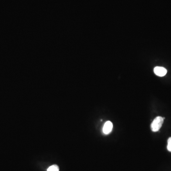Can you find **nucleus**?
<instances>
[{
	"mask_svg": "<svg viewBox=\"0 0 171 171\" xmlns=\"http://www.w3.org/2000/svg\"><path fill=\"white\" fill-rule=\"evenodd\" d=\"M164 118L161 117H157L154 119L151 125V128L153 132H156L160 129L163 123Z\"/></svg>",
	"mask_w": 171,
	"mask_h": 171,
	"instance_id": "f257e3e1",
	"label": "nucleus"
},
{
	"mask_svg": "<svg viewBox=\"0 0 171 171\" xmlns=\"http://www.w3.org/2000/svg\"><path fill=\"white\" fill-rule=\"evenodd\" d=\"M154 73L159 77L165 76L167 73V70L162 67H156L154 68Z\"/></svg>",
	"mask_w": 171,
	"mask_h": 171,
	"instance_id": "f03ea898",
	"label": "nucleus"
},
{
	"mask_svg": "<svg viewBox=\"0 0 171 171\" xmlns=\"http://www.w3.org/2000/svg\"><path fill=\"white\" fill-rule=\"evenodd\" d=\"M113 124L112 122L108 121L105 123L103 128V132L105 135L109 134L112 130Z\"/></svg>",
	"mask_w": 171,
	"mask_h": 171,
	"instance_id": "7ed1b4c3",
	"label": "nucleus"
},
{
	"mask_svg": "<svg viewBox=\"0 0 171 171\" xmlns=\"http://www.w3.org/2000/svg\"><path fill=\"white\" fill-rule=\"evenodd\" d=\"M47 171H59V168L57 165H53L48 168Z\"/></svg>",
	"mask_w": 171,
	"mask_h": 171,
	"instance_id": "20e7f679",
	"label": "nucleus"
},
{
	"mask_svg": "<svg viewBox=\"0 0 171 171\" xmlns=\"http://www.w3.org/2000/svg\"><path fill=\"white\" fill-rule=\"evenodd\" d=\"M167 143H168L167 147V150H168L169 152H171V137H170V138H169V139H168Z\"/></svg>",
	"mask_w": 171,
	"mask_h": 171,
	"instance_id": "39448f33",
	"label": "nucleus"
}]
</instances>
